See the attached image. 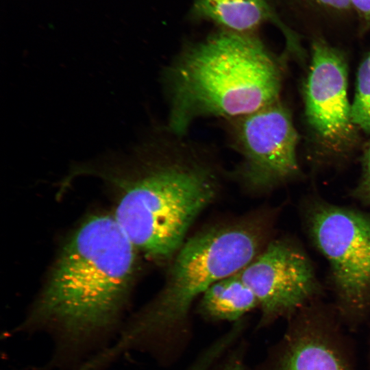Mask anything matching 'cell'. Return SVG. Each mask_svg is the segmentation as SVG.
<instances>
[{"label":"cell","instance_id":"cell-13","mask_svg":"<svg viewBox=\"0 0 370 370\" xmlns=\"http://www.w3.org/2000/svg\"><path fill=\"white\" fill-rule=\"evenodd\" d=\"M351 111L355 126L370 134V51L363 58L358 69Z\"/></svg>","mask_w":370,"mask_h":370},{"label":"cell","instance_id":"cell-18","mask_svg":"<svg viewBox=\"0 0 370 370\" xmlns=\"http://www.w3.org/2000/svg\"><path fill=\"white\" fill-rule=\"evenodd\" d=\"M368 358H369V365H370V338H369V355H368Z\"/></svg>","mask_w":370,"mask_h":370},{"label":"cell","instance_id":"cell-16","mask_svg":"<svg viewBox=\"0 0 370 370\" xmlns=\"http://www.w3.org/2000/svg\"><path fill=\"white\" fill-rule=\"evenodd\" d=\"M219 350L220 349L219 347L213 349V351L211 353H209V354L204 360V361H202L200 365L197 367V368L195 370H204V367L206 365L209 364V361L210 360V359H212L215 354H217Z\"/></svg>","mask_w":370,"mask_h":370},{"label":"cell","instance_id":"cell-6","mask_svg":"<svg viewBox=\"0 0 370 370\" xmlns=\"http://www.w3.org/2000/svg\"><path fill=\"white\" fill-rule=\"evenodd\" d=\"M227 121L232 145L241 158L236 174L247 189L267 191L297 175L298 134L280 100Z\"/></svg>","mask_w":370,"mask_h":370},{"label":"cell","instance_id":"cell-4","mask_svg":"<svg viewBox=\"0 0 370 370\" xmlns=\"http://www.w3.org/2000/svg\"><path fill=\"white\" fill-rule=\"evenodd\" d=\"M264 220L251 217L206 228L186 239L171 259L164 285L125 339L182 321L214 282L246 267L264 247Z\"/></svg>","mask_w":370,"mask_h":370},{"label":"cell","instance_id":"cell-7","mask_svg":"<svg viewBox=\"0 0 370 370\" xmlns=\"http://www.w3.org/2000/svg\"><path fill=\"white\" fill-rule=\"evenodd\" d=\"M310 53L304 90L308 125L327 153L345 154L356 145L358 128L352 119L344 53L325 37L314 36Z\"/></svg>","mask_w":370,"mask_h":370},{"label":"cell","instance_id":"cell-8","mask_svg":"<svg viewBox=\"0 0 370 370\" xmlns=\"http://www.w3.org/2000/svg\"><path fill=\"white\" fill-rule=\"evenodd\" d=\"M238 273L255 294L268 320L293 316L313 303L319 293L307 256L285 240L268 243Z\"/></svg>","mask_w":370,"mask_h":370},{"label":"cell","instance_id":"cell-1","mask_svg":"<svg viewBox=\"0 0 370 370\" xmlns=\"http://www.w3.org/2000/svg\"><path fill=\"white\" fill-rule=\"evenodd\" d=\"M172 134L151 136L114 158L106 177L121 188L114 217L136 249L172 259L219 191V169L203 149Z\"/></svg>","mask_w":370,"mask_h":370},{"label":"cell","instance_id":"cell-2","mask_svg":"<svg viewBox=\"0 0 370 370\" xmlns=\"http://www.w3.org/2000/svg\"><path fill=\"white\" fill-rule=\"evenodd\" d=\"M166 130L184 136L199 118L229 120L278 100V59L255 34L219 30L186 47L166 69Z\"/></svg>","mask_w":370,"mask_h":370},{"label":"cell","instance_id":"cell-14","mask_svg":"<svg viewBox=\"0 0 370 370\" xmlns=\"http://www.w3.org/2000/svg\"><path fill=\"white\" fill-rule=\"evenodd\" d=\"M354 194L361 201L370 204V143L365 151L362 177Z\"/></svg>","mask_w":370,"mask_h":370},{"label":"cell","instance_id":"cell-17","mask_svg":"<svg viewBox=\"0 0 370 370\" xmlns=\"http://www.w3.org/2000/svg\"><path fill=\"white\" fill-rule=\"evenodd\" d=\"M226 370H243L239 365H234L229 368H227Z\"/></svg>","mask_w":370,"mask_h":370},{"label":"cell","instance_id":"cell-10","mask_svg":"<svg viewBox=\"0 0 370 370\" xmlns=\"http://www.w3.org/2000/svg\"><path fill=\"white\" fill-rule=\"evenodd\" d=\"M192 13L222 30L240 34H255L264 24L272 23L284 34L290 51L302 52L299 35L280 16L275 0H195Z\"/></svg>","mask_w":370,"mask_h":370},{"label":"cell","instance_id":"cell-5","mask_svg":"<svg viewBox=\"0 0 370 370\" xmlns=\"http://www.w3.org/2000/svg\"><path fill=\"white\" fill-rule=\"evenodd\" d=\"M314 243L328 261L342 323L357 329L370 310V217L317 203L308 215Z\"/></svg>","mask_w":370,"mask_h":370},{"label":"cell","instance_id":"cell-9","mask_svg":"<svg viewBox=\"0 0 370 370\" xmlns=\"http://www.w3.org/2000/svg\"><path fill=\"white\" fill-rule=\"evenodd\" d=\"M292 317L276 370H358L336 311L313 302Z\"/></svg>","mask_w":370,"mask_h":370},{"label":"cell","instance_id":"cell-11","mask_svg":"<svg viewBox=\"0 0 370 370\" xmlns=\"http://www.w3.org/2000/svg\"><path fill=\"white\" fill-rule=\"evenodd\" d=\"M293 23L311 38L323 32L354 26L357 29L351 0H282Z\"/></svg>","mask_w":370,"mask_h":370},{"label":"cell","instance_id":"cell-15","mask_svg":"<svg viewBox=\"0 0 370 370\" xmlns=\"http://www.w3.org/2000/svg\"><path fill=\"white\" fill-rule=\"evenodd\" d=\"M357 22V32L363 35L370 31V0H351Z\"/></svg>","mask_w":370,"mask_h":370},{"label":"cell","instance_id":"cell-3","mask_svg":"<svg viewBox=\"0 0 370 370\" xmlns=\"http://www.w3.org/2000/svg\"><path fill=\"white\" fill-rule=\"evenodd\" d=\"M136 248L114 216L87 219L64 247L37 308L71 335L103 327L131 284Z\"/></svg>","mask_w":370,"mask_h":370},{"label":"cell","instance_id":"cell-12","mask_svg":"<svg viewBox=\"0 0 370 370\" xmlns=\"http://www.w3.org/2000/svg\"><path fill=\"white\" fill-rule=\"evenodd\" d=\"M258 305L251 288L238 272L211 285L202 295L201 310L213 318L235 320Z\"/></svg>","mask_w":370,"mask_h":370}]
</instances>
